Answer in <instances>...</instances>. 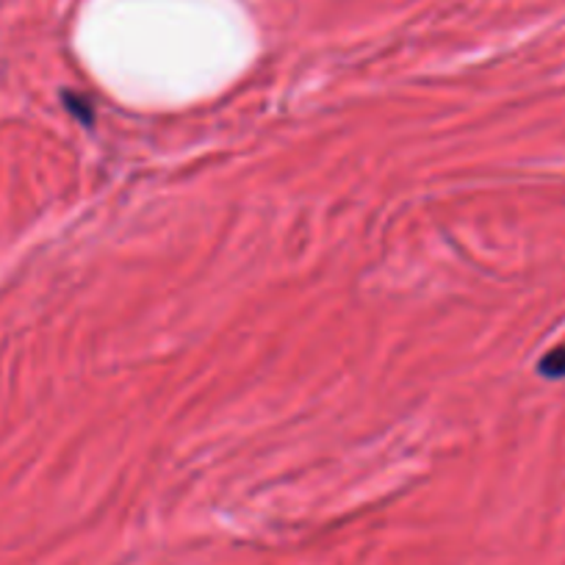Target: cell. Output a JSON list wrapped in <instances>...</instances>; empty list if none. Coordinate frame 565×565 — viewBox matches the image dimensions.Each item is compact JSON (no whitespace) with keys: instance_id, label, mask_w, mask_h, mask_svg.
Returning <instances> with one entry per match:
<instances>
[{"instance_id":"cell-1","label":"cell","mask_w":565,"mask_h":565,"mask_svg":"<svg viewBox=\"0 0 565 565\" xmlns=\"http://www.w3.org/2000/svg\"><path fill=\"white\" fill-rule=\"evenodd\" d=\"M537 374L546 380H565V347H554L537 361Z\"/></svg>"}]
</instances>
